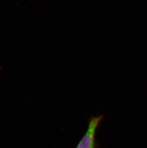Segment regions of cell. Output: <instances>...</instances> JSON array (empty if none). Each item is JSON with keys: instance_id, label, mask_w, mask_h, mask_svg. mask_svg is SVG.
Returning a JSON list of instances; mask_svg holds the SVG:
<instances>
[{"instance_id": "6da1fadb", "label": "cell", "mask_w": 147, "mask_h": 148, "mask_svg": "<svg viewBox=\"0 0 147 148\" xmlns=\"http://www.w3.org/2000/svg\"><path fill=\"white\" fill-rule=\"evenodd\" d=\"M103 119L102 115L92 116L90 118L86 132L81 139L76 148H96V131Z\"/></svg>"}]
</instances>
